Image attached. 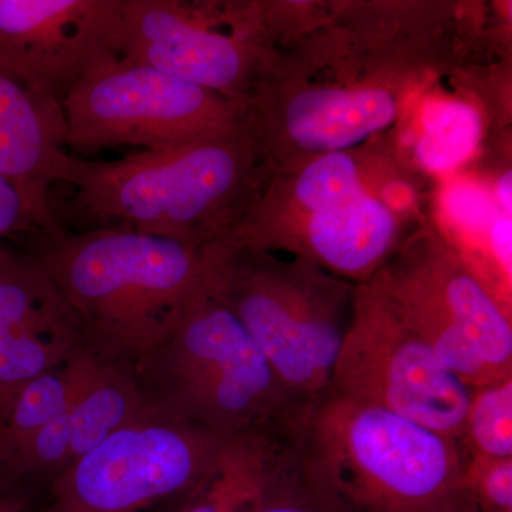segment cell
<instances>
[{"label":"cell","mask_w":512,"mask_h":512,"mask_svg":"<svg viewBox=\"0 0 512 512\" xmlns=\"http://www.w3.org/2000/svg\"><path fill=\"white\" fill-rule=\"evenodd\" d=\"M32 255L76 318L83 350L136 369L170 338L204 282L201 249L123 225L39 232Z\"/></svg>","instance_id":"obj_1"},{"label":"cell","mask_w":512,"mask_h":512,"mask_svg":"<svg viewBox=\"0 0 512 512\" xmlns=\"http://www.w3.org/2000/svg\"><path fill=\"white\" fill-rule=\"evenodd\" d=\"M274 171L247 124L116 161L69 156L62 181L83 217L201 249L228 234Z\"/></svg>","instance_id":"obj_2"},{"label":"cell","mask_w":512,"mask_h":512,"mask_svg":"<svg viewBox=\"0 0 512 512\" xmlns=\"http://www.w3.org/2000/svg\"><path fill=\"white\" fill-rule=\"evenodd\" d=\"M386 158L353 148L274 173L218 241L293 255L366 284L407 241L402 218L413 204L389 195L404 184L389 170L373 177Z\"/></svg>","instance_id":"obj_3"},{"label":"cell","mask_w":512,"mask_h":512,"mask_svg":"<svg viewBox=\"0 0 512 512\" xmlns=\"http://www.w3.org/2000/svg\"><path fill=\"white\" fill-rule=\"evenodd\" d=\"M293 456L303 480L335 512H430L463 490L468 456L457 441L400 414L326 392Z\"/></svg>","instance_id":"obj_4"},{"label":"cell","mask_w":512,"mask_h":512,"mask_svg":"<svg viewBox=\"0 0 512 512\" xmlns=\"http://www.w3.org/2000/svg\"><path fill=\"white\" fill-rule=\"evenodd\" d=\"M134 372L151 406L222 439H293L315 404L286 387L237 316L204 286Z\"/></svg>","instance_id":"obj_5"},{"label":"cell","mask_w":512,"mask_h":512,"mask_svg":"<svg viewBox=\"0 0 512 512\" xmlns=\"http://www.w3.org/2000/svg\"><path fill=\"white\" fill-rule=\"evenodd\" d=\"M201 256L205 291L237 316L286 387L312 404L328 392L357 285L293 255L224 241Z\"/></svg>","instance_id":"obj_6"},{"label":"cell","mask_w":512,"mask_h":512,"mask_svg":"<svg viewBox=\"0 0 512 512\" xmlns=\"http://www.w3.org/2000/svg\"><path fill=\"white\" fill-rule=\"evenodd\" d=\"M369 284L468 389L512 376L511 311L446 238L414 231Z\"/></svg>","instance_id":"obj_7"},{"label":"cell","mask_w":512,"mask_h":512,"mask_svg":"<svg viewBox=\"0 0 512 512\" xmlns=\"http://www.w3.org/2000/svg\"><path fill=\"white\" fill-rule=\"evenodd\" d=\"M62 107L66 146L77 151L164 150L245 126V104L119 57L84 74Z\"/></svg>","instance_id":"obj_8"},{"label":"cell","mask_w":512,"mask_h":512,"mask_svg":"<svg viewBox=\"0 0 512 512\" xmlns=\"http://www.w3.org/2000/svg\"><path fill=\"white\" fill-rule=\"evenodd\" d=\"M470 390L382 293L369 282L357 285L328 392L390 410L461 444Z\"/></svg>","instance_id":"obj_9"},{"label":"cell","mask_w":512,"mask_h":512,"mask_svg":"<svg viewBox=\"0 0 512 512\" xmlns=\"http://www.w3.org/2000/svg\"><path fill=\"white\" fill-rule=\"evenodd\" d=\"M231 440L151 407L56 474L46 512L156 507L210 476Z\"/></svg>","instance_id":"obj_10"},{"label":"cell","mask_w":512,"mask_h":512,"mask_svg":"<svg viewBox=\"0 0 512 512\" xmlns=\"http://www.w3.org/2000/svg\"><path fill=\"white\" fill-rule=\"evenodd\" d=\"M119 59L245 104L274 52L255 3L124 0Z\"/></svg>","instance_id":"obj_11"},{"label":"cell","mask_w":512,"mask_h":512,"mask_svg":"<svg viewBox=\"0 0 512 512\" xmlns=\"http://www.w3.org/2000/svg\"><path fill=\"white\" fill-rule=\"evenodd\" d=\"M399 111L396 93L379 84L288 87L269 66L245 103V123L272 171L284 173L365 144Z\"/></svg>","instance_id":"obj_12"},{"label":"cell","mask_w":512,"mask_h":512,"mask_svg":"<svg viewBox=\"0 0 512 512\" xmlns=\"http://www.w3.org/2000/svg\"><path fill=\"white\" fill-rule=\"evenodd\" d=\"M124 0H0V70L62 103L94 66L119 57Z\"/></svg>","instance_id":"obj_13"},{"label":"cell","mask_w":512,"mask_h":512,"mask_svg":"<svg viewBox=\"0 0 512 512\" xmlns=\"http://www.w3.org/2000/svg\"><path fill=\"white\" fill-rule=\"evenodd\" d=\"M151 407L134 369L103 362L66 409L16 451L5 468L22 476L59 474Z\"/></svg>","instance_id":"obj_14"},{"label":"cell","mask_w":512,"mask_h":512,"mask_svg":"<svg viewBox=\"0 0 512 512\" xmlns=\"http://www.w3.org/2000/svg\"><path fill=\"white\" fill-rule=\"evenodd\" d=\"M67 127L60 101L29 90L0 70V177L22 195L39 232L59 231L47 201L62 181Z\"/></svg>","instance_id":"obj_15"},{"label":"cell","mask_w":512,"mask_h":512,"mask_svg":"<svg viewBox=\"0 0 512 512\" xmlns=\"http://www.w3.org/2000/svg\"><path fill=\"white\" fill-rule=\"evenodd\" d=\"M0 338L42 350L60 363L84 352L76 318L42 266L2 244Z\"/></svg>","instance_id":"obj_16"},{"label":"cell","mask_w":512,"mask_h":512,"mask_svg":"<svg viewBox=\"0 0 512 512\" xmlns=\"http://www.w3.org/2000/svg\"><path fill=\"white\" fill-rule=\"evenodd\" d=\"M293 439L251 434L232 439L184 512H252L276 458Z\"/></svg>","instance_id":"obj_17"},{"label":"cell","mask_w":512,"mask_h":512,"mask_svg":"<svg viewBox=\"0 0 512 512\" xmlns=\"http://www.w3.org/2000/svg\"><path fill=\"white\" fill-rule=\"evenodd\" d=\"M103 362L90 353L80 352L19 390L0 426V467H5L16 451L66 409Z\"/></svg>","instance_id":"obj_18"},{"label":"cell","mask_w":512,"mask_h":512,"mask_svg":"<svg viewBox=\"0 0 512 512\" xmlns=\"http://www.w3.org/2000/svg\"><path fill=\"white\" fill-rule=\"evenodd\" d=\"M484 134L480 111L464 101H434L424 110L414 144L417 164L430 173H447L473 156Z\"/></svg>","instance_id":"obj_19"},{"label":"cell","mask_w":512,"mask_h":512,"mask_svg":"<svg viewBox=\"0 0 512 512\" xmlns=\"http://www.w3.org/2000/svg\"><path fill=\"white\" fill-rule=\"evenodd\" d=\"M461 446L468 457H512V376L470 390Z\"/></svg>","instance_id":"obj_20"},{"label":"cell","mask_w":512,"mask_h":512,"mask_svg":"<svg viewBox=\"0 0 512 512\" xmlns=\"http://www.w3.org/2000/svg\"><path fill=\"white\" fill-rule=\"evenodd\" d=\"M293 443L276 458L252 512H335L303 480L293 456Z\"/></svg>","instance_id":"obj_21"},{"label":"cell","mask_w":512,"mask_h":512,"mask_svg":"<svg viewBox=\"0 0 512 512\" xmlns=\"http://www.w3.org/2000/svg\"><path fill=\"white\" fill-rule=\"evenodd\" d=\"M463 488L480 512H512V457H468Z\"/></svg>","instance_id":"obj_22"},{"label":"cell","mask_w":512,"mask_h":512,"mask_svg":"<svg viewBox=\"0 0 512 512\" xmlns=\"http://www.w3.org/2000/svg\"><path fill=\"white\" fill-rule=\"evenodd\" d=\"M37 229L32 211L15 188L0 177V244L20 232Z\"/></svg>","instance_id":"obj_23"},{"label":"cell","mask_w":512,"mask_h":512,"mask_svg":"<svg viewBox=\"0 0 512 512\" xmlns=\"http://www.w3.org/2000/svg\"><path fill=\"white\" fill-rule=\"evenodd\" d=\"M511 215H500L490 231V244L501 274L511 282Z\"/></svg>","instance_id":"obj_24"},{"label":"cell","mask_w":512,"mask_h":512,"mask_svg":"<svg viewBox=\"0 0 512 512\" xmlns=\"http://www.w3.org/2000/svg\"><path fill=\"white\" fill-rule=\"evenodd\" d=\"M430 512H480L476 507V504L473 503L466 491H460V493L454 495L453 498L440 505V507L434 508L433 511Z\"/></svg>","instance_id":"obj_25"},{"label":"cell","mask_w":512,"mask_h":512,"mask_svg":"<svg viewBox=\"0 0 512 512\" xmlns=\"http://www.w3.org/2000/svg\"><path fill=\"white\" fill-rule=\"evenodd\" d=\"M198 485H195V487L191 488L187 493L177 495V497L170 498V500L156 505V507L151 508L148 512H184L187 505L190 504L191 498L194 497Z\"/></svg>","instance_id":"obj_26"},{"label":"cell","mask_w":512,"mask_h":512,"mask_svg":"<svg viewBox=\"0 0 512 512\" xmlns=\"http://www.w3.org/2000/svg\"><path fill=\"white\" fill-rule=\"evenodd\" d=\"M512 178H511V170H508L507 173L501 177V180L498 181L497 188H495V194H497V200L500 202L501 207L504 208V214L511 215L512 210Z\"/></svg>","instance_id":"obj_27"},{"label":"cell","mask_w":512,"mask_h":512,"mask_svg":"<svg viewBox=\"0 0 512 512\" xmlns=\"http://www.w3.org/2000/svg\"><path fill=\"white\" fill-rule=\"evenodd\" d=\"M0 512H25V507L16 498L0 497Z\"/></svg>","instance_id":"obj_28"}]
</instances>
